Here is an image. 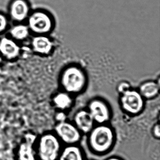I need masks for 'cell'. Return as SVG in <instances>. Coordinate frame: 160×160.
I'll use <instances>...</instances> for the list:
<instances>
[{
    "label": "cell",
    "mask_w": 160,
    "mask_h": 160,
    "mask_svg": "<svg viewBox=\"0 0 160 160\" xmlns=\"http://www.w3.org/2000/svg\"><path fill=\"white\" fill-rule=\"evenodd\" d=\"M88 144L93 152L106 153L111 149L115 142V134L108 125L101 124L93 127L88 133Z\"/></svg>",
    "instance_id": "1"
},
{
    "label": "cell",
    "mask_w": 160,
    "mask_h": 160,
    "mask_svg": "<svg viewBox=\"0 0 160 160\" xmlns=\"http://www.w3.org/2000/svg\"><path fill=\"white\" fill-rule=\"evenodd\" d=\"M36 156L40 160H57L61 151V141L56 134L47 132L36 140Z\"/></svg>",
    "instance_id": "2"
},
{
    "label": "cell",
    "mask_w": 160,
    "mask_h": 160,
    "mask_svg": "<svg viewBox=\"0 0 160 160\" xmlns=\"http://www.w3.org/2000/svg\"><path fill=\"white\" fill-rule=\"evenodd\" d=\"M61 83L65 92L69 94L79 93L86 86V76L80 68L71 66L63 72Z\"/></svg>",
    "instance_id": "3"
},
{
    "label": "cell",
    "mask_w": 160,
    "mask_h": 160,
    "mask_svg": "<svg viewBox=\"0 0 160 160\" xmlns=\"http://www.w3.org/2000/svg\"><path fill=\"white\" fill-rule=\"evenodd\" d=\"M120 94L121 105L124 111L132 115H137L142 111L144 99L139 92L130 88Z\"/></svg>",
    "instance_id": "4"
},
{
    "label": "cell",
    "mask_w": 160,
    "mask_h": 160,
    "mask_svg": "<svg viewBox=\"0 0 160 160\" xmlns=\"http://www.w3.org/2000/svg\"><path fill=\"white\" fill-rule=\"evenodd\" d=\"M55 132L60 141L67 145H76L81 139V133L76 126L66 121L58 122L55 126Z\"/></svg>",
    "instance_id": "5"
},
{
    "label": "cell",
    "mask_w": 160,
    "mask_h": 160,
    "mask_svg": "<svg viewBox=\"0 0 160 160\" xmlns=\"http://www.w3.org/2000/svg\"><path fill=\"white\" fill-rule=\"evenodd\" d=\"M29 27L34 32L40 34L47 33L52 27L51 18L45 13L35 12L29 18Z\"/></svg>",
    "instance_id": "6"
},
{
    "label": "cell",
    "mask_w": 160,
    "mask_h": 160,
    "mask_svg": "<svg viewBox=\"0 0 160 160\" xmlns=\"http://www.w3.org/2000/svg\"><path fill=\"white\" fill-rule=\"evenodd\" d=\"M88 110L94 122L99 124L107 122L110 117L109 108L105 102L99 99H94L90 102Z\"/></svg>",
    "instance_id": "7"
},
{
    "label": "cell",
    "mask_w": 160,
    "mask_h": 160,
    "mask_svg": "<svg viewBox=\"0 0 160 160\" xmlns=\"http://www.w3.org/2000/svg\"><path fill=\"white\" fill-rule=\"evenodd\" d=\"M36 141V137L33 135L29 134L26 136L18 148L19 160H36V149L34 147Z\"/></svg>",
    "instance_id": "8"
},
{
    "label": "cell",
    "mask_w": 160,
    "mask_h": 160,
    "mask_svg": "<svg viewBox=\"0 0 160 160\" xmlns=\"http://www.w3.org/2000/svg\"><path fill=\"white\" fill-rule=\"evenodd\" d=\"M74 124L81 133L88 134L94 127V121L88 110H80L74 116Z\"/></svg>",
    "instance_id": "9"
},
{
    "label": "cell",
    "mask_w": 160,
    "mask_h": 160,
    "mask_svg": "<svg viewBox=\"0 0 160 160\" xmlns=\"http://www.w3.org/2000/svg\"><path fill=\"white\" fill-rule=\"evenodd\" d=\"M29 8L26 0H13L10 7V14L13 20L22 21L28 15Z\"/></svg>",
    "instance_id": "10"
},
{
    "label": "cell",
    "mask_w": 160,
    "mask_h": 160,
    "mask_svg": "<svg viewBox=\"0 0 160 160\" xmlns=\"http://www.w3.org/2000/svg\"><path fill=\"white\" fill-rule=\"evenodd\" d=\"M0 52L7 58L12 59L18 56L20 48L12 40L3 38L0 41Z\"/></svg>",
    "instance_id": "11"
},
{
    "label": "cell",
    "mask_w": 160,
    "mask_h": 160,
    "mask_svg": "<svg viewBox=\"0 0 160 160\" xmlns=\"http://www.w3.org/2000/svg\"><path fill=\"white\" fill-rule=\"evenodd\" d=\"M57 160H84L81 149L76 145H67L61 150Z\"/></svg>",
    "instance_id": "12"
},
{
    "label": "cell",
    "mask_w": 160,
    "mask_h": 160,
    "mask_svg": "<svg viewBox=\"0 0 160 160\" xmlns=\"http://www.w3.org/2000/svg\"><path fill=\"white\" fill-rule=\"evenodd\" d=\"M32 46L35 52L47 55L52 50L53 43L47 37L37 36L32 40Z\"/></svg>",
    "instance_id": "13"
},
{
    "label": "cell",
    "mask_w": 160,
    "mask_h": 160,
    "mask_svg": "<svg viewBox=\"0 0 160 160\" xmlns=\"http://www.w3.org/2000/svg\"><path fill=\"white\" fill-rule=\"evenodd\" d=\"M159 84L157 82L147 81L140 85L138 92L144 99H151L159 94Z\"/></svg>",
    "instance_id": "14"
},
{
    "label": "cell",
    "mask_w": 160,
    "mask_h": 160,
    "mask_svg": "<svg viewBox=\"0 0 160 160\" xmlns=\"http://www.w3.org/2000/svg\"><path fill=\"white\" fill-rule=\"evenodd\" d=\"M53 102L56 108L62 111L71 108L73 103L72 99L70 94L65 92H59L55 95Z\"/></svg>",
    "instance_id": "15"
},
{
    "label": "cell",
    "mask_w": 160,
    "mask_h": 160,
    "mask_svg": "<svg viewBox=\"0 0 160 160\" xmlns=\"http://www.w3.org/2000/svg\"><path fill=\"white\" fill-rule=\"evenodd\" d=\"M29 28L24 25H18L13 27L11 31V34L14 38L18 40H23L29 35Z\"/></svg>",
    "instance_id": "16"
},
{
    "label": "cell",
    "mask_w": 160,
    "mask_h": 160,
    "mask_svg": "<svg viewBox=\"0 0 160 160\" xmlns=\"http://www.w3.org/2000/svg\"><path fill=\"white\" fill-rule=\"evenodd\" d=\"M131 88L130 84L126 82H122L119 84L118 87V90L120 93Z\"/></svg>",
    "instance_id": "17"
},
{
    "label": "cell",
    "mask_w": 160,
    "mask_h": 160,
    "mask_svg": "<svg viewBox=\"0 0 160 160\" xmlns=\"http://www.w3.org/2000/svg\"><path fill=\"white\" fill-rule=\"evenodd\" d=\"M7 26V20L3 15L0 14V32H3Z\"/></svg>",
    "instance_id": "18"
},
{
    "label": "cell",
    "mask_w": 160,
    "mask_h": 160,
    "mask_svg": "<svg viewBox=\"0 0 160 160\" xmlns=\"http://www.w3.org/2000/svg\"><path fill=\"white\" fill-rule=\"evenodd\" d=\"M152 133L153 136L156 138H160V127L159 123L156 124L152 130Z\"/></svg>",
    "instance_id": "19"
},
{
    "label": "cell",
    "mask_w": 160,
    "mask_h": 160,
    "mask_svg": "<svg viewBox=\"0 0 160 160\" xmlns=\"http://www.w3.org/2000/svg\"><path fill=\"white\" fill-rule=\"evenodd\" d=\"M66 119V116L63 112H60L57 115V119L58 120V122H60L65 121Z\"/></svg>",
    "instance_id": "20"
},
{
    "label": "cell",
    "mask_w": 160,
    "mask_h": 160,
    "mask_svg": "<svg viewBox=\"0 0 160 160\" xmlns=\"http://www.w3.org/2000/svg\"><path fill=\"white\" fill-rule=\"evenodd\" d=\"M106 160H122L120 158H118V157H111V158H108Z\"/></svg>",
    "instance_id": "21"
}]
</instances>
